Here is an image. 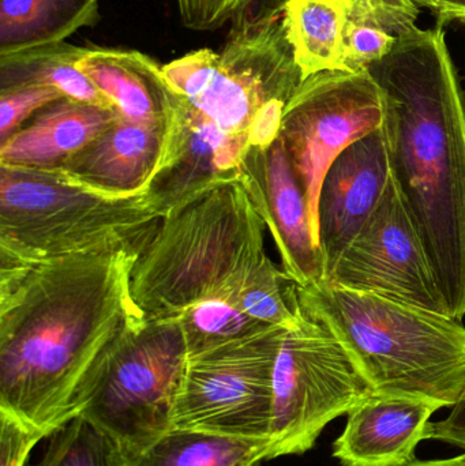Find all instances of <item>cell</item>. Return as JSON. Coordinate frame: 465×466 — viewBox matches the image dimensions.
Segmentation results:
<instances>
[{"label": "cell", "mask_w": 465, "mask_h": 466, "mask_svg": "<svg viewBox=\"0 0 465 466\" xmlns=\"http://www.w3.org/2000/svg\"><path fill=\"white\" fill-rule=\"evenodd\" d=\"M390 180L384 127L349 145L330 164L318 199V243L325 279L373 215Z\"/></svg>", "instance_id": "obj_14"}, {"label": "cell", "mask_w": 465, "mask_h": 466, "mask_svg": "<svg viewBox=\"0 0 465 466\" xmlns=\"http://www.w3.org/2000/svg\"><path fill=\"white\" fill-rule=\"evenodd\" d=\"M384 123V95L368 71L314 74L303 79L289 100L278 139L305 191L317 243L319 193L330 164Z\"/></svg>", "instance_id": "obj_10"}, {"label": "cell", "mask_w": 465, "mask_h": 466, "mask_svg": "<svg viewBox=\"0 0 465 466\" xmlns=\"http://www.w3.org/2000/svg\"><path fill=\"white\" fill-rule=\"evenodd\" d=\"M299 300L339 339L373 393L440 408H453L465 396L461 320L327 279L299 287Z\"/></svg>", "instance_id": "obj_3"}, {"label": "cell", "mask_w": 465, "mask_h": 466, "mask_svg": "<svg viewBox=\"0 0 465 466\" xmlns=\"http://www.w3.org/2000/svg\"><path fill=\"white\" fill-rule=\"evenodd\" d=\"M384 95L392 177L448 314L465 317V96L442 26L368 67Z\"/></svg>", "instance_id": "obj_2"}, {"label": "cell", "mask_w": 465, "mask_h": 466, "mask_svg": "<svg viewBox=\"0 0 465 466\" xmlns=\"http://www.w3.org/2000/svg\"><path fill=\"white\" fill-rule=\"evenodd\" d=\"M188 356L204 352L224 342L257 333L269 325L258 322L221 299L194 304L179 315Z\"/></svg>", "instance_id": "obj_24"}, {"label": "cell", "mask_w": 465, "mask_h": 466, "mask_svg": "<svg viewBox=\"0 0 465 466\" xmlns=\"http://www.w3.org/2000/svg\"><path fill=\"white\" fill-rule=\"evenodd\" d=\"M349 10L351 0H284V29L303 79L344 70Z\"/></svg>", "instance_id": "obj_20"}, {"label": "cell", "mask_w": 465, "mask_h": 466, "mask_svg": "<svg viewBox=\"0 0 465 466\" xmlns=\"http://www.w3.org/2000/svg\"><path fill=\"white\" fill-rule=\"evenodd\" d=\"M284 329L269 326L188 356L172 429L270 441L273 369Z\"/></svg>", "instance_id": "obj_9"}, {"label": "cell", "mask_w": 465, "mask_h": 466, "mask_svg": "<svg viewBox=\"0 0 465 466\" xmlns=\"http://www.w3.org/2000/svg\"><path fill=\"white\" fill-rule=\"evenodd\" d=\"M60 98H65L62 92L43 85L0 89V142L10 138L38 111Z\"/></svg>", "instance_id": "obj_26"}, {"label": "cell", "mask_w": 465, "mask_h": 466, "mask_svg": "<svg viewBox=\"0 0 465 466\" xmlns=\"http://www.w3.org/2000/svg\"><path fill=\"white\" fill-rule=\"evenodd\" d=\"M100 21V0H0V55L65 43Z\"/></svg>", "instance_id": "obj_19"}, {"label": "cell", "mask_w": 465, "mask_h": 466, "mask_svg": "<svg viewBox=\"0 0 465 466\" xmlns=\"http://www.w3.org/2000/svg\"><path fill=\"white\" fill-rule=\"evenodd\" d=\"M325 279L347 289L448 314L425 247L393 177L384 198Z\"/></svg>", "instance_id": "obj_11"}, {"label": "cell", "mask_w": 465, "mask_h": 466, "mask_svg": "<svg viewBox=\"0 0 465 466\" xmlns=\"http://www.w3.org/2000/svg\"><path fill=\"white\" fill-rule=\"evenodd\" d=\"M171 122L136 123L119 115L85 149L51 169L74 185L106 196L147 194Z\"/></svg>", "instance_id": "obj_15"}, {"label": "cell", "mask_w": 465, "mask_h": 466, "mask_svg": "<svg viewBox=\"0 0 465 466\" xmlns=\"http://www.w3.org/2000/svg\"><path fill=\"white\" fill-rule=\"evenodd\" d=\"M248 0H177L183 26L193 32H215L229 24Z\"/></svg>", "instance_id": "obj_28"}, {"label": "cell", "mask_w": 465, "mask_h": 466, "mask_svg": "<svg viewBox=\"0 0 465 466\" xmlns=\"http://www.w3.org/2000/svg\"><path fill=\"white\" fill-rule=\"evenodd\" d=\"M415 0H351L344 38V70L360 73L417 32Z\"/></svg>", "instance_id": "obj_22"}, {"label": "cell", "mask_w": 465, "mask_h": 466, "mask_svg": "<svg viewBox=\"0 0 465 466\" xmlns=\"http://www.w3.org/2000/svg\"><path fill=\"white\" fill-rule=\"evenodd\" d=\"M141 248L59 258L0 282V410L56 432L101 359L147 320L131 296Z\"/></svg>", "instance_id": "obj_1"}, {"label": "cell", "mask_w": 465, "mask_h": 466, "mask_svg": "<svg viewBox=\"0 0 465 466\" xmlns=\"http://www.w3.org/2000/svg\"><path fill=\"white\" fill-rule=\"evenodd\" d=\"M264 220L245 186L229 183L161 218L131 270L134 303L147 319L179 317L194 304L234 303L269 259Z\"/></svg>", "instance_id": "obj_4"}, {"label": "cell", "mask_w": 465, "mask_h": 466, "mask_svg": "<svg viewBox=\"0 0 465 466\" xmlns=\"http://www.w3.org/2000/svg\"><path fill=\"white\" fill-rule=\"evenodd\" d=\"M447 13H445L444 25L448 22H460L465 25V0H445Z\"/></svg>", "instance_id": "obj_30"}, {"label": "cell", "mask_w": 465, "mask_h": 466, "mask_svg": "<svg viewBox=\"0 0 465 466\" xmlns=\"http://www.w3.org/2000/svg\"><path fill=\"white\" fill-rule=\"evenodd\" d=\"M425 440L441 441L465 451V396L447 419L428 424Z\"/></svg>", "instance_id": "obj_29"}, {"label": "cell", "mask_w": 465, "mask_h": 466, "mask_svg": "<svg viewBox=\"0 0 465 466\" xmlns=\"http://www.w3.org/2000/svg\"><path fill=\"white\" fill-rule=\"evenodd\" d=\"M269 454V440L172 429L134 466H259Z\"/></svg>", "instance_id": "obj_23"}, {"label": "cell", "mask_w": 465, "mask_h": 466, "mask_svg": "<svg viewBox=\"0 0 465 466\" xmlns=\"http://www.w3.org/2000/svg\"><path fill=\"white\" fill-rule=\"evenodd\" d=\"M55 432L33 426L18 416L0 410V466H25L30 451Z\"/></svg>", "instance_id": "obj_27"}, {"label": "cell", "mask_w": 465, "mask_h": 466, "mask_svg": "<svg viewBox=\"0 0 465 466\" xmlns=\"http://www.w3.org/2000/svg\"><path fill=\"white\" fill-rule=\"evenodd\" d=\"M161 218L147 194L106 196L52 169L0 166V282L59 258L142 248Z\"/></svg>", "instance_id": "obj_6"}, {"label": "cell", "mask_w": 465, "mask_h": 466, "mask_svg": "<svg viewBox=\"0 0 465 466\" xmlns=\"http://www.w3.org/2000/svg\"><path fill=\"white\" fill-rule=\"evenodd\" d=\"M418 5H423V7L430 8L431 11L436 13L437 18H439V25L442 26L444 25L445 13H447V5H445V0H415Z\"/></svg>", "instance_id": "obj_32"}, {"label": "cell", "mask_w": 465, "mask_h": 466, "mask_svg": "<svg viewBox=\"0 0 465 466\" xmlns=\"http://www.w3.org/2000/svg\"><path fill=\"white\" fill-rule=\"evenodd\" d=\"M78 67L125 119L171 122L177 93L163 66L149 55L136 49L89 48Z\"/></svg>", "instance_id": "obj_18"}, {"label": "cell", "mask_w": 465, "mask_h": 466, "mask_svg": "<svg viewBox=\"0 0 465 466\" xmlns=\"http://www.w3.org/2000/svg\"><path fill=\"white\" fill-rule=\"evenodd\" d=\"M371 393L339 339L302 309L276 356L269 461L313 449L330 421Z\"/></svg>", "instance_id": "obj_8"}, {"label": "cell", "mask_w": 465, "mask_h": 466, "mask_svg": "<svg viewBox=\"0 0 465 466\" xmlns=\"http://www.w3.org/2000/svg\"><path fill=\"white\" fill-rule=\"evenodd\" d=\"M87 52V46L65 41L0 55V89L43 85L55 87L65 97L115 109L111 101L79 70V60Z\"/></svg>", "instance_id": "obj_21"}, {"label": "cell", "mask_w": 465, "mask_h": 466, "mask_svg": "<svg viewBox=\"0 0 465 466\" xmlns=\"http://www.w3.org/2000/svg\"><path fill=\"white\" fill-rule=\"evenodd\" d=\"M404 466H465V451L460 456L453 457V459L448 460H431V461H420V460H414V461L409 462Z\"/></svg>", "instance_id": "obj_31"}, {"label": "cell", "mask_w": 465, "mask_h": 466, "mask_svg": "<svg viewBox=\"0 0 465 466\" xmlns=\"http://www.w3.org/2000/svg\"><path fill=\"white\" fill-rule=\"evenodd\" d=\"M439 410L425 400L371 393L347 413L333 456L344 466L407 465L414 461L429 419Z\"/></svg>", "instance_id": "obj_16"}, {"label": "cell", "mask_w": 465, "mask_h": 466, "mask_svg": "<svg viewBox=\"0 0 465 466\" xmlns=\"http://www.w3.org/2000/svg\"><path fill=\"white\" fill-rule=\"evenodd\" d=\"M136 462L108 435L76 418L49 437L37 466H134Z\"/></svg>", "instance_id": "obj_25"}, {"label": "cell", "mask_w": 465, "mask_h": 466, "mask_svg": "<svg viewBox=\"0 0 465 466\" xmlns=\"http://www.w3.org/2000/svg\"><path fill=\"white\" fill-rule=\"evenodd\" d=\"M117 117L116 109L60 98L0 142V166L54 168L85 149Z\"/></svg>", "instance_id": "obj_17"}, {"label": "cell", "mask_w": 465, "mask_h": 466, "mask_svg": "<svg viewBox=\"0 0 465 466\" xmlns=\"http://www.w3.org/2000/svg\"><path fill=\"white\" fill-rule=\"evenodd\" d=\"M240 183L275 240L284 273L300 288L324 281V260L305 191L280 139L268 149L250 150Z\"/></svg>", "instance_id": "obj_13"}, {"label": "cell", "mask_w": 465, "mask_h": 466, "mask_svg": "<svg viewBox=\"0 0 465 466\" xmlns=\"http://www.w3.org/2000/svg\"><path fill=\"white\" fill-rule=\"evenodd\" d=\"M251 149L177 95L166 149L147 196L166 218L221 186L240 182Z\"/></svg>", "instance_id": "obj_12"}, {"label": "cell", "mask_w": 465, "mask_h": 466, "mask_svg": "<svg viewBox=\"0 0 465 466\" xmlns=\"http://www.w3.org/2000/svg\"><path fill=\"white\" fill-rule=\"evenodd\" d=\"M284 0H248L220 51L202 48L163 66L177 95L227 133L268 149L303 82L283 25Z\"/></svg>", "instance_id": "obj_5"}, {"label": "cell", "mask_w": 465, "mask_h": 466, "mask_svg": "<svg viewBox=\"0 0 465 466\" xmlns=\"http://www.w3.org/2000/svg\"><path fill=\"white\" fill-rule=\"evenodd\" d=\"M187 363L179 317L147 319L112 345L74 402L76 418L108 435L133 460L172 430Z\"/></svg>", "instance_id": "obj_7"}]
</instances>
